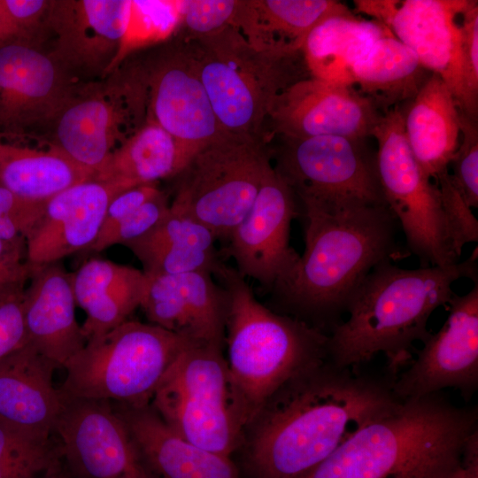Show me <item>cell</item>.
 Returning a JSON list of instances; mask_svg holds the SVG:
<instances>
[{
    "label": "cell",
    "mask_w": 478,
    "mask_h": 478,
    "mask_svg": "<svg viewBox=\"0 0 478 478\" xmlns=\"http://www.w3.org/2000/svg\"><path fill=\"white\" fill-rule=\"evenodd\" d=\"M392 385V376L357 373L328 359L301 371L245 427L238 448L242 477H303L401 403Z\"/></svg>",
    "instance_id": "6da1fadb"
},
{
    "label": "cell",
    "mask_w": 478,
    "mask_h": 478,
    "mask_svg": "<svg viewBox=\"0 0 478 478\" xmlns=\"http://www.w3.org/2000/svg\"><path fill=\"white\" fill-rule=\"evenodd\" d=\"M299 202L305 251L272 289L285 311L328 335L343 321L368 274L405 252L397 243L398 222L386 204Z\"/></svg>",
    "instance_id": "7a4b0ae2"
},
{
    "label": "cell",
    "mask_w": 478,
    "mask_h": 478,
    "mask_svg": "<svg viewBox=\"0 0 478 478\" xmlns=\"http://www.w3.org/2000/svg\"><path fill=\"white\" fill-rule=\"evenodd\" d=\"M476 431V406L440 392L403 399L301 478H448Z\"/></svg>",
    "instance_id": "3957f363"
},
{
    "label": "cell",
    "mask_w": 478,
    "mask_h": 478,
    "mask_svg": "<svg viewBox=\"0 0 478 478\" xmlns=\"http://www.w3.org/2000/svg\"><path fill=\"white\" fill-rule=\"evenodd\" d=\"M478 252L474 248L462 262L446 266L403 269L390 261L380 264L353 295L349 318L328 335L327 359L351 367L382 352L397 366L417 341H425L432 312L448 305L451 285L460 278L478 282Z\"/></svg>",
    "instance_id": "277c9868"
},
{
    "label": "cell",
    "mask_w": 478,
    "mask_h": 478,
    "mask_svg": "<svg viewBox=\"0 0 478 478\" xmlns=\"http://www.w3.org/2000/svg\"><path fill=\"white\" fill-rule=\"evenodd\" d=\"M212 275L227 295L226 359L247 426L287 381L327 359L328 335L264 306L235 268L220 262Z\"/></svg>",
    "instance_id": "5b68a950"
},
{
    "label": "cell",
    "mask_w": 478,
    "mask_h": 478,
    "mask_svg": "<svg viewBox=\"0 0 478 478\" xmlns=\"http://www.w3.org/2000/svg\"><path fill=\"white\" fill-rule=\"evenodd\" d=\"M181 39L225 134L264 139L263 128L277 96L310 76L302 52L261 53L232 26L211 35Z\"/></svg>",
    "instance_id": "8992f818"
},
{
    "label": "cell",
    "mask_w": 478,
    "mask_h": 478,
    "mask_svg": "<svg viewBox=\"0 0 478 478\" xmlns=\"http://www.w3.org/2000/svg\"><path fill=\"white\" fill-rule=\"evenodd\" d=\"M196 342L151 323L127 320L87 341L64 366L65 397L150 405L162 379Z\"/></svg>",
    "instance_id": "52a82bcc"
},
{
    "label": "cell",
    "mask_w": 478,
    "mask_h": 478,
    "mask_svg": "<svg viewBox=\"0 0 478 478\" xmlns=\"http://www.w3.org/2000/svg\"><path fill=\"white\" fill-rule=\"evenodd\" d=\"M221 348L196 343L185 349L150 405L187 441L231 457L240 446L246 420Z\"/></svg>",
    "instance_id": "ba28073f"
},
{
    "label": "cell",
    "mask_w": 478,
    "mask_h": 478,
    "mask_svg": "<svg viewBox=\"0 0 478 478\" xmlns=\"http://www.w3.org/2000/svg\"><path fill=\"white\" fill-rule=\"evenodd\" d=\"M266 140L226 134L197 152L173 177L170 209L227 240L252 206L272 167Z\"/></svg>",
    "instance_id": "9c48e42d"
},
{
    "label": "cell",
    "mask_w": 478,
    "mask_h": 478,
    "mask_svg": "<svg viewBox=\"0 0 478 478\" xmlns=\"http://www.w3.org/2000/svg\"><path fill=\"white\" fill-rule=\"evenodd\" d=\"M147 116L146 84L134 60L106 79L80 82L48 126L49 144L95 175Z\"/></svg>",
    "instance_id": "30bf717a"
},
{
    "label": "cell",
    "mask_w": 478,
    "mask_h": 478,
    "mask_svg": "<svg viewBox=\"0 0 478 478\" xmlns=\"http://www.w3.org/2000/svg\"><path fill=\"white\" fill-rule=\"evenodd\" d=\"M383 198L402 227L408 251L420 266L459 262L436 184L416 161L405 137L400 106L383 112L372 132Z\"/></svg>",
    "instance_id": "8fae6325"
},
{
    "label": "cell",
    "mask_w": 478,
    "mask_h": 478,
    "mask_svg": "<svg viewBox=\"0 0 478 478\" xmlns=\"http://www.w3.org/2000/svg\"><path fill=\"white\" fill-rule=\"evenodd\" d=\"M270 150L274 169L299 201L358 200L386 204L379 183L375 156L363 140L322 135L306 138L279 136Z\"/></svg>",
    "instance_id": "7c38bea8"
},
{
    "label": "cell",
    "mask_w": 478,
    "mask_h": 478,
    "mask_svg": "<svg viewBox=\"0 0 478 478\" xmlns=\"http://www.w3.org/2000/svg\"><path fill=\"white\" fill-rule=\"evenodd\" d=\"M138 61L147 89V119L173 138L181 170L197 152L226 134L213 112L196 62L181 38L162 45Z\"/></svg>",
    "instance_id": "4fadbf2b"
},
{
    "label": "cell",
    "mask_w": 478,
    "mask_h": 478,
    "mask_svg": "<svg viewBox=\"0 0 478 478\" xmlns=\"http://www.w3.org/2000/svg\"><path fill=\"white\" fill-rule=\"evenodd\" d=\"M62 397L53 435L60 458L73 474L77 478H148L135 444L112 402Z\"/></svg>",
    "instance_id": "5bb4252c"
},
{
    "label": "cell",
    "mask_w": 478,
    "mask_h": 478,
    "mask_svg": "<svg viewBox=\"0 0 478 478\" xmlns=\"http://www.w3.org/2000/svg\"><path fill=\"white\" fill-rule=\"evenodd\" d=\"M449 315L401 374L393 391L401 399L420 397L453 388L468 400L478 388V282L463 296L453 294Z\"/></svg>",
    "instance_id": "9a60e30c"
},
{
    "label": "cell",
    "mask_w": 478,
    "mask_h": 478,
    "mask_svg": "<svg viewBox=\"0 0 478 478\" xmlns=\"http://www.w3.org/2000/svg\"><path fill=\"white\" fill-rule=\"evenodd\" d=\"M132 6L129 0H50L41 42L53 36L47 51L76 79L110 73L123 50Z\"/></svg>",
    "instance_id": "2e32d148"
},
{
    "label": "cell",
    "mask_w": 478,
    "mask_h": 478,
    "mask_svg": "<svg viewBox=\"0 0 478 478\" xmlns=\"http://www.w3.org/2000/svg\"><path fill=\"white\" fill-rule=\"evenodd\" d=\"M81 81L42 45L12 40L0 46V134L48 127Z\"/></svg>",
    "instance_id": "e0dca14e"
},
{
    "label": "cell",
    "mask_w": 478,
    "mask_h": 478,
    "mask_svg": "<svg viewBox=\"0 0 478 478\" xmlns=\"http://www.w3.org/2000/svg\"><path fill=\"white\" fill-rule=\"evenodd\" d=\"M297 197L274 166L266 174L252 206L229 235L227 253L243 277L271 288L296 265L290 225L299 214Z\"/></svg>",
    "instance_id": "ac0fdd59"
},
{
    "label": "cell",
    "mask_w": 478,
    "mask_h": 478,
    "mask_svg": "<svg viewBox=\"0 0 478 478\" xmlns=\"http://www.w3.org/2000/svg\"><path fill=\"white\" fill-rule=\"evenodd\" d=\"M382 114L354 86L309 76L277 96L267 122L272 133L281 137L363 140L372 135Z\"/></svg>",
    "instance_id": "d6986e66"
},
{
    "label": "cell",
    "mask_w": 478,
    "mask_h": 478,
    "mask_svg": "<svg viewBox=\"0 0 478 478\" xmlns=\"http://www.w3.org/2000/svg\"><path fill=\"white\" fill-rule=\"evenodd\" d=\"M127 189L92 178L47 199L42 218L26 239L28 266L49 265L87 251L98 236L109 203Z\"/></svg>",
    "instance_id": "ffe728a7"
},
{
    "label": "cell",
    "mask_w": 478,
    "mask_h": 478,
    "mask_svg": "<svg viewBox=\"0 0 478 478\" xmlns=\"http://www.w3.org/2000/svg\"><path fill=\"white\" fill-rule=\"evenodd\" d=\"M468 0L399 1L388 26L421 65L438 75L451 92L460 114L467 116L460 31L457 18Z\"/></svg>",
    "instance_id": "44dd1931"
},
{
    "label": "cell",
    "mask_w": 478,
    "mask_h": 478,
    "mask_svg": "<svg viewBox=\"0 0 478 478\" xmlns=\"http://www.w3.org/2000/svg\"><path fill=\"white\" fill-rule=\"evenodd\" d=\"M30 269L22 302L27 343L64 368L87 343L75 316L72 273L60 261Z\"/></svg>",
    "instance_id": "7402d4cb"
},
{
    "label": "cell",
    "mask_w": 478,
    "mask_h": 478,
    "mask_svg": "<svg viewBox=\"0 0 478 478\" xmlns=\"http://www.w3.org/2000/svg\"><path fill=\"white\" fill-rule=\"evenodd\" d=\"M112 405L135 444L148 478H243L231 457L187 441L162 420L150 404Z\"/></svg>",
    "instance_id": "603a6c76"
},
{
    "label": "cell",
    "mask_w": 478,
    "mask_h": 478,
    "mask_svg": "<svg viewBox=\"0 0 478 478\" xmlns=\"http://www.w3.org/2000/svg\"><path fill=\"white\" fill-rule=\"evenodd\" d=\"M55 365L26 343L0 363V422L48 440L62 409Z\"/></svg>",
    "instance_id": "cb8c5ba5"
},
{
    "label": "cell",
    "mask_w": 478,
    "mask_h": 478,
    "mask_svg": "<svg viewBox=\"0 0 478 478\" xmlns=\"http://www.w3.org/2000/svg\"><path fill=\"white\" fill-rule=\"evenodd\" d=\"M352 12L335 0H239L232 27L257 51L287 56L302 52L306 36L323 19Z\"/></svg>",
    "instance_id": "d4e9b609"
},
{
    "label": "cell",
    "mask_w": 478,
    "mask_h": 478,
    "mask_svg": "<svg viewBox=\"0 0 478 478\" xmlns=\"http://www.w3.org/2000/svg\"><path fill=\"white\" fill-rule=\"evenodd\" d=\"M408 145L424 173L435 181L448 172L460 139L459 111L447 85L432 73L401 107Z\"/></svg>",
    "instance_id": "484cf974"
},
{
    "label": "cell",
    "mask_w": 478,
    "mask_h": 478,
    "mask_svg": "<svg viewBox=\"0 0 478 478\" xmlns=\"http://www.w3.org/2000/svg\"><path fill=\"white\" fill-rule=\"evenodd\" d=\"M146 283L143 270L102 258L85 261L72 273L76 305L86 319V340L101 335L127 321L140 307Z\"/></svg>",
    "instance_id": "4316f807"
},
{
    "label": "cell",
    "mask_w": 478,
    "mask_h": 478,
    "mask_svg": "<svg viewBox=\"0 0 478 478\" xmlns=\"http://www.w3.org/2000/svg\"><path fill=\"white\" fill-rule=\"evenodd\" d=\"M431 74L394 35L375 42L351 68L354 88L382 113L412 99Z\"/></svg>",
    "instance_id": "83f0119b"
},
{
    "label": "cell",
    "mask_w": 478,
    "mask_h": 478,
    "mask_svg": "<svg viewBox=\"0 0 478 478\" xmlns=\"http://www.w3.org/2000/svg\"><path fill=\"white\" fill-rule=\"evenodd\" d=\"M392 35L386 26L360 19L354 12L333 15L310 31L301 51L311 77L352 85L353 64L375 42Z\"/></svg>",
    "instance_id": "f1b7e54d"
},
{
    "label": "cell",
    "mask_w": 478,
    "mask_h": 478,
    "mask_svg": "<svg viewBox=\"0 0 478 478\" xmlns=\"http://www.w3.org/2000/svg\"><path fill=\"white\" fill-rule=\"evenodd\" d=\"M94 173L49 145L38 150L8 143L0 134V185L28 199L44 201Z\"/></svg>",
    "instance_id": "f546056e"
},
{
    "label": "cell",
    "mask_w": 478,
    "mask_h": 478,
    "mask_svg": "<svg viewBox=\"0 0 478 478\" xmlns=\"http://www.w3.org/2000/svg\"><path fill=\"white\" fill-rule=\"evenodd\" d=\"M180 171L173 138L154 120L146 122L106 159L95 179L122 183L129 188L157 183Z\"/></svg>",
    "instance_id": "4dcf8cb0"
},
{
    "label": "cell",
    "mask_w": 478,
    "mask_h": 478,
    "mask_svg": "<svg viewBox=\"0 0 478 478\" xmlns=\"http://www.w3.org/2000/svg\"><path fill=\"white\" fill-rule=\"evenodd\" d=\"M59 457L53 436L38 439L0 422V478H40Z\"/></svg>",
    "instance_id": "1f68e13d"
},
{
    "label": "cell",
    "mask_w": 478,
    "mask_h": 478,
    "mask_svg": "<svg viewBox=\"0 0 478 478\" xmlns=\"http://www.w3.org/2000/svg\"><path fill=\"white\" fill-rule=\"evenodd\" d=\"M216 235L208 227L169 208L168 213L152 230L124 246H173L212 252L216 251Z\"/></svg>",
    "instance_id": "d6a6232c"
},
{
    "label": "cell",
    "mask_w": 478,
    "mask_h": 478,
    "mask_svg": "<svg viewBox=\"0 0 478 478\" xmlns=\"http://www.w3.org/2000/svg\"><path fill=\"white\" fill-rule=\"evenodd\" d=\"M180 23L178 1H133L124 46L131 49L168 39Z\"/></svg>",
    "instance_id": "836d02e7"
},
{
    "label": "cell",
    "mask_w": 478,
    "mask_h": 478,
    "mask_svg": "<svg viewBox=\"0 0 478 478\" xmlns=\"http://www.w3.org/2000/svg\"><path fill=\"white\" fill-rule=\"evenodd\" d=\"M142 263L149 275H173L192 272L213 274L220 265L216 251H202L173 246L128 248Z\"/></svg>",
    "instance_id": "e575fe53"
},
{
    "label": "cell",
    "mask_w": 478,
    "mask_h": 478,
    "mask_svg": "<svg viewBox=\"0 0 478 478\" xmlns=\"http://www.w3.org/2000/svg\"><path fill=\"white\" fill-rule=\"evenodd\" d=\"M239 0H180L181 38L211 35L232 26ZM177 31V32H178Z\"/></svg>",
    "instance_id": "d590c367"
},
{
    "label": "cell",
    "mask_w": 478,
    "mask_h": 478,
    "mask_svg": "<svg viewBox=\"0 0 478 478\" xmlns=\"http://www.w3.org/2000/svg\"><path fill=\"white\" fill-rule=\"evenodd\" d=\"M169 208L167 196L161 190L109 231L99 235L87 251L100 252L143 237L165 218Z\"/></svg>",
    "instance_id": "8d00e7d4"
},
{
    "label": "cell",
    "mask_w": 478,
    "mask_h": 478,
    "mask_svg": "<svg viewBox=\"0 0 478 478\" xmlns=\"http://www.w3.org/2000/svg\"><path fill=\"white\" fill-rule=\"evenodd\" d=\"M460 139L451 179L471 208L478 207V120L459 113Z\"/></svg>",
    "instance_id": "74e56055"
},
{
    "label": "cell",
    "mask_w": 478,
    "mask_h": 478,
    "mask_svg": "<svg viewBox=\"0 0 478 478\" xmlns=\"http://www.w3.org/2000/svg\"><path fill=\"white\" fill-rule=\"evenodd\" d=\"M438 189L455 252L459 258L466 243L478 241V221L472 208L453 184L449 172L435 181Z\"/></svg>",
    "instance_id": "f35d334b"
},
{
    "label": "cell",
    "mask_w": 478,
    "mask_h": 478,
    "mask_svg": "<svg viewBox=\"0 0 478 478\" xmlns=\"http://www.w3.org/2000/svg\"><path fill=\"white\" fill-rule=\"evenodd\" d=\"M459 25L467 116L478 120V2L468 0Z\"/></svg>",
    "instance_id": "ab89813d"
},
{
    "label": "cell",
    "mask_w": 478,
    "mask_h": 478,
    "mask_svg": "<svg viewBox=\"0 0 478 478\" xmlns=\"http://www.w3.org/2000/svg\"><path fill=\"white\" fill-rule=\"evenodd\" d=\"M44 201L22 197L0 185V239H27L42 218Z\"/></svg>",
    "instance_id": "60d3db41"
},
{
    "label": "cell",
    "mask_w": 478,
    "mask_h": 478,
    "mask_svg": "<svg viewBox=\"0 0 478 478\" xmlns=\"http://www.w3.org/2000/svg\"><path fill=\"white\" fill-rule=\"evenodd\" d=\"M50 0H0V13L17 40L40 44Z\"/></svg>",
    "instance_id": "b9f144b4"
},
{
    "label": "cell",
    "mask_w": 478,
    "mask_h": 478,
    "mask_svg": "<svg viewBox=\"0 0 478 478\" xmlns=\"http://www.w3.org/2000/svg\"><path fill=\"white\" fill-rule=\"evenodd\" d=\"M30 273L26 240L0 239V305L24 296Z\"/></svg>",
    "instance_id": "7bdbcfd3"
},
{
    "label": "cell",
    "mask_w": 478,
    "mask_h": 478,
    "mask_svg": "<svg viewBox=\"0 0 478 478\" xmlns=\"http://www.w3.org/2000/svg\"><path fill=\"white\" fill-rule=\"evenodd\" d=\"M160 191L157 183H147L132 187L116 195L108 204L98 235L109 231Z\"/></svg>",
    "instance_id": "ee69618b"
},
{
    "label": "cell",
    "mask_w": 478,
    "mask_h": 478,
    "mask_svg": "<svg viewBox=\"0 0 478 478\" xmlns=\"http://www.w3.org/2000/svg\"><path fill=\"white\" fill-rule=\"evenodd\" d=\"M23 297L0 305V363L27 343Z\"/></svg>",
    "instance_id": "f6af8a7d"
},
{
    "label": "cell",
    "mask_w": 478,
    "mask_h": 478,
    "mask_svg": "<svg viewBox=\"0 0 478 478\" xmlns=\"http://www.w3.org/2000/svg\"><path fill=\"white\" fill-rule=\"evenodd\" d=\"M398 2L396 0H355L354 4L357 12L368 15L388 27Z\"/></svg>",
    "instance_id": "bcb514c9"
},
{
    "label": "cell",
    "mask_w": 478,
    "mask_h": 478,
    "mask_svg": "<svg viewBox=\"0 0 478 478\" xmlns=\"http://www.w3.org/2000/svg\"><path fill=\"white\" fill-rule=\"evenodd\" d=\"M448 478H478V431L468 440L461 463Z\"/></svg>",
    "instance_id": "7dc6e473"
},
{
    "label": "cell",
    "mask_w": 478,
    "mask_h": 478,
    "mask_svg": "<svg viewBox=\"0 0 478 478\" xmlns=\"http://www.w3.org/2000/svg\"><path fill=\"white\" fill-rule=\"evenodd\" d=\"M40 478H77L62 461L59 457Z\"/></svg>",
    "instance_id": "c3c4849f"
},
{
    "label": "cell",
    "mask_w": 478,
    "mask_h": 478,
    "mask_svg": "<svg viewBox=\"0 0 478 478\" xmlns=\"http://www.w3.org/2000/svg\"><path fill=\"white\" fill-rule=\"evenodd\" d=\"M12 40L17 38L0 13V46Z\"/></svg>",
    "instance_id": "681fc988"
}]
</instances>
